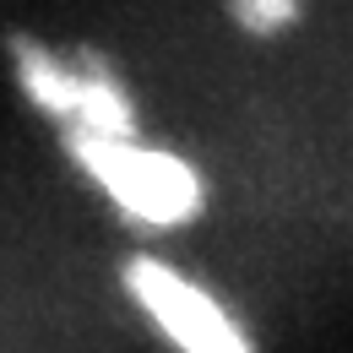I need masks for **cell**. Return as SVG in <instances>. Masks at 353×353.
Wrapping results in <instances>:
<instances>
[{
	"label": "cell",
	"mask_w": 353,
	"mask_h": 353,
	"mask_svg": "<svg viewBox=\"0 0 353 353\" xmlns=\"http://www.w3.org/2000/svg\"><path fill=\"white\" fill-rule=\"evenodd\" d=\"M60 147H65V163L109 201V212L141 234H179L212 201V185L196 169V158L163 141L60 131Z\"/></svg>",
	"instance_id": "1"
},
{
	"label": "cell",
	"mask_w": 353,
	"mask_h": 353,
	"mask_svg": "<svg viewBox=\"0 0 353 353\" xmlns=\"http://www.w3.org/2000/svg\"><path fill=\"white\" fill-rule=\"evenodd\" d=\"M120 288L174 353H261L245 315L223 305L218 288H207L158 250H131L120 261Z\"/></svg>",
	"instance_id": "2"
},
{
	"label": "cell",
	"mask_w": 353,
	"mask_h": 353,
	"mask_svg": "<svg viewBox=\"0 0 353 353\" xmlns=\"http://www.w3.org/2000/svg\"><path fill=\"white\" fill-rule=\"evenodd\" d=\"M6 65H11L22 103L65 131L77 109V54L44 44L39 33H6Z\"/></svg>",
	"instance_id": "3"
},
{
	"label": "cell",
	"mask_w": 353,
	"mask_h": 353,
	"mask_svg": "<svg viewBox=\"0 0 353 353\" xmlns=\"http://www.w3.org/2000/svg\"><path fill=\"white\" fill-rule=\"evenodd\" d=\"M77 54V109L65 131L88 136H141V103L131 82L114 71V60H103L98 49H71Z\"/></svg>",
	"instance_id": "4"
},
{
	"label": "cell",
	"mask_w": 353,
	"mask_h": 353,
	"mask_svg": "<svg viewBox=\"0 0 353 353\" xmlns=\"http://www.w3.org/2000/svg\"><path fill=\"white\" fill-rule=\"evenodd\" d=\"M223 11L245 39H288L305 22V0H223Z\"/></svg>",
	"instance_id": "5"
}]
</instances>
